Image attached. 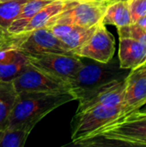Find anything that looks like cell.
<instances>
[{
	"label": "cell",
	"mask_w": 146,
	"mask_h": 147,
	"mask_svg": "<svg viewBox=\"0 0 146 147\" xmlns=\"http://www.w3.org/2000/svg\"><path fill=\"white\" fill-rule=\"evenodd\" d=\"M139 111H140V112H143V113H146V102L139 109Z\"/></svg>",
	"instance_id": "cell-25"
},
{
	"label": "cell",
	"mask_w": 146,
	"mask_h": 147,
	"mask_svg": "<svg viewBox=\"0 0 146 147\" xmlns=\"http://www.w3.org/2000/svg\"><path fill=\"white\" fill-rule=\"evenodd\" d=\"M29 65L28 57L13 47L0 51V80L13 81Z\"/></svg>",
	"instance_id": "cell-13"
},
{
	"label": "cell",
	"mask_w": 146,
	"mask_h": 147,
	"mask_svg": "<svg viewBox=\"0 0 146 147\" xmlns=\"http://www.w3.org/2000/svg\"><path fill=\"white\" fill-rule=\"evenodd\" d=\"M53 0H28L22 8L17 18L10 24L7 32L9 35H18L22 33L27 22L45 5Z\"/></svg>",
	"instance_id": "cell-18"
},
{
	"label": "cell",
	"mask_w": 146,
	"mask_h": 147,
	"mask_svg": "<svg viewBox=\"0 0 146 147\" xmlns=\"http://www.w3.org/2000/svg\"><path fill=\"white\" fill-rule=\"evenodd\" d=\"M130 12L132 23L137 22V21L146 16V0H130Z\"/></svg>",
	"instance_id": "cell-22"
},
{
	"label": "cell",
	"mask_w": 146,
	"mask_h": 147,
	"mask_svg": "<svg viewBox=\"0 0 146 147\" xmlns=\"http://www.w3.org/2000/svg\"><path fill=\"white\" fill-rule=\"evenodd\" d=\"M96 26L91 28H83L71 24L54 23L48 26V28L62 42L65 48L68 52L74 53L77 49H78L90 38Z\"/></svg>",
	"instance_id": "cell-12"
},
{
	"label": "cell",
	"mask_w": 146,
	"mask_h": 147,
	"mask_svg": "<svg viewBox=\"0 0 146 147\" xmlns=\"http://www.w3.org/2000/svg\"><path fill=\"white\" fill-rule=\"evenodd\" d=\"M108 3L104 0H69L62 13L50 25L65 23L83 28L95 27L102 22Z\"/></svg>",
	"instance_id": "cell-6"
},
{
	"label": "cell",
	"mask_w": 146,
	"mask_h": 147,
	"mask_svg": "<svg viewBox=\"0 0 146 147\" xmlns=\"http://www.w3.org/2000/svg\"><path fill=\"white\" fill-rule=\"evenodd\" d=\"M76 146H146V113L136 110L99 128Z\"/></svg>",
	"instance_id": "cell-1"
},
{
	"label": "cell",
	"mask_w": 146,
	"mask_h": 147,
	"mask_svg": "<svg viewBox=\"0 0 146 147\" xmlns=\"http://www.w3.org/2000/svg\"><path fill=\"white\" fill-rule=\"evenodd\" d=\"M114 37L102 22L96 26L90 38L77 49L74 54L79 58L108 63L114 58Z\"/></svg>",
	"instance_id": "cell-9"
},
{
	"label": "cell",
	"mask_w": 146,
	"mask_h": 147,
	"mask_svg": "<svg viewBox=\"0 0 146 147\" xmlns=\"http://www.w3.org/2000/svg\"><path fill=\"white\" fill-rule=\"evenodd\" d=\"M74 100L70 92L18 93L8 127H27L33 130L49 113Z\"/></svg>",
	"instance_id": "cell-2"
},
{
	"label": "cell",
	"mask_w": 146,
	"mask_h": 147,
	"mask_svg": "<svg viewBox=\"0 0 146 147\" xmlns=\"http://www.w3.org/2000/svg\"><path fill=\"white\" fill-rule=\"evenodd\" d=\"M10 39H11V35L0 30V51L3 48L9 46Z\"/></svg>",
	"instance_id": "cell-23"
},
{
	"label": "cell",
	"mask_w": 146,
	"mask_h": 147,
	"mask_svg": "<svg viewBox=\"0 0 146 147\" xmlns=\"http://www.w3.org/2000/svg\"><path fill=\"white\" fill-rule=\"evenodd\" d=\"M128 73V70L120 66L118 59L113 58L108 63L95 60L89 63L83 62L82 66L68 83L70 93L77 100L83 93L126 78Z\"/></svg>",
	"instance_id": "cell-3"
},
{
	"label": "cell",
	"mask_w": 146,
	"mask_h": 147,
	"mask_svg": "<svg viewBox=\"0 0 146 147\" xmlns=\"http://www.w3.org/2000/svg\"><path fill=\"white\" fill-rule=\"evenodd\" d=\"M102 23L114 25L117 28L132 23L129 1L109 3L102 18Z\"/></svg>",
	"instance_id": "cell-17"
},
{
	"label": "cell",
	"mask_w": 146,
	"mask_h": 147,
	"mask_svg": "<svg viewBox=\"0 0 146 147\" xmlns=\"http://www.w3.org/2000/svg\"><path fill=\"white\" fill-rule=\"evenodd\" d=\"M28 59L29 64L37 70L67 84L83 65L81 58L73 53H45Z\"/></svg>",
	"instance_id": "cell-7"
},
{
	"label": "cell",
	"mask_w": 146,
	"mask_h": 147,
	"mask_svg": "<svg viewBox=\"0 0 146 147\" xmlns=\"http://www.w3.org/2000/svg\"><path fill=\"white\" fill-rule=\"evenodd\" d=\"M145 66H146V64H145Z\"/></svg>",
	"instance_id": "cell-29"
},
{
	"label": "cell",
	"mask_w": 146,
	"mask_h": 147,
	"mask_svg": "<svg viewBox=\"0 0 146 147\" xmlns=\"http://www.w3.org/2000/svg\"><path fill=\"white\" fill-rule=\"evenodd\" d=\"M129 113L131 111L125 104L115 107L97 106L76 113L71 124L72 143L76 145L103 126Z\"/></svg>",
	"instance_id": "cell-4"
},
{
	"label": "cell",
	"mask_w": 146,
	"mask_h": 147,
	"mask_svg": "<svg viewBox=\"0 0 146 147\" xmlns=\"http://www.w3.org/2000/svg\"><path fill=\"white\" fill-rule=\"evenodd\" d=\"M17 92L12 81L0 80V131L9 127V116L14 108Z\"/></svg>",
	"instance_id": "cell-16"
},
{
	"label": "cell",
	"mask_w": 146,
	"mask_h": 147,
	"mask_svg": "<svg viewBox=\"0 0 146 147\" xmlns=\"http://www.w3.org/2000/svg\"><path fill=\"white\" fill-rule=\"evenodd\" d=\"M117 1H130V0H110L109 3H114V2H117Z\"/></svg>",
	"instance_id": "cell-26"
},
{
	"label": "cell",
	"mask_w": 146,
	"mask_h": 147,
	"mask_svg": "<svg viewBox=\"0 0 146 147\" xmlns=\"http://www.w3.org/2000/svg\"><path fill=\"white\" fill-rule=\"evenodd\" d=\"M69 0H53L41 8L26 24L22 34L28 33L44 27H48L52 22L65 9Z\"/></svg>",
	"instance_id": "cell-15"
},
{
	"label": "cell",
	"mask_w": 146,
	"mask_h": 147,
	"mask_svg": "<svg viewBox=\"0 0 146 147\" xmlns=\"http://www.w3.org/2000/svg\"><path fill=\"white\" fill-rule=\"evenodd\" d=\"M118 59L122 69L139 68L146 64V46L131 38H120Z\"/></svg>",
	"instance_id": "cell-14"
},
{
	"label": "cell",
	"mask_w": 146,
	"mask_h": 147,
	"mask_svg": "<svg viewBox=\"0 0 146 147\" xmlns=\"http://www.w3.org/2000/svg\"><path fill=\"white\" fill-rule=\"evenodd\" d=\"M27 127H7L0 131V147H22L31 133Z\"/></svg>",
	"instance_id": "cell-20"
},
{
	"label": "cell",
	"mask_w": 146,
	"mask_h": 147,
	"mask_svg": "<svg viewBox=\"0 0 146 147\" xmlns=\"http://www.w3.org/2000/svg\"><path fill=\"white\" fill-rule=\"evenodd\" d=\"M124 102L132 112L139 110L146 102V66L131 70L126 77Z\"/></svg>",
	"instance_id": "cell-11"
},
{
	"label": "cell",
	"mask_w": 146,
	"mask_h": 147,
	"mask_svg": "<svg viewBox=\"0 0 146 147\" xmlns=\"http://www.w3.org/2000/svg\"><path fill=\"white\" fill-rule=\"evenodd\" d=\"M126 85V78L82 94L77 98L78 108L76 113H80L97 106L115 107L125 104Z\"/></svg>",
	"instance_id": "cell-8"
},
{
	"label": "cell",
	"mask_w": 146,
	"mask_h": 147,
	"mask_svg": "<svg viewBox=\"0 0 146 147\" xmlns=\"http://www.w3.org/2000/svg\"><path fill=\"white\" fill-rule=\"evenodd\" d=\"M135 23H138L139 25H140V26H142L144 28H146V16L141 17V18H139L137 21V22H135Z\"/></svg>",
	"instance_id": "cell-24"
},
{
	"label": "cell",
	"mask_w": 146,
	"mask_h": 147,
	"mask_svg": "<svg viewBox=\"0 0 146 147\" xmlns=\"http://www.w3.org/2000/svg\"><path fill=\"white\" fill-rule=\"evenodd\" d=\"M2 1H6V0H0V2H2Z\"/></svg>",
	"instance_id": "cell-28"
},
{
	"label": "cell",
	"mask_w": 146,
	"mask_h": 147,
	"mask_svg": "<svg viewBox=\"0 0 146 147\" xmlns=\"http://www.w3.org/2000/svg\"><path fill=\"white\" fill-rule=\"evenodd\" d=\"M28 0H6L0 2V30L7 33L10 24L19 16Z\"/></svg>",
	"instance_id": "cell-19"
},
{
	"label": "cell",
	"mask_w": 146,
	"mask_h": 147,
	"mask_svg": "<svg viewBox=\"0 0 146 147\" xmlns=\"http://www.w3.org/2000/svg\"><path fill=\"white\" fill-rule=\"evenodd\" d=\"M117 31L120 38H131L146 46V28L139 25L138 23H130L129 25L118 28Z\"/></svg>",
	"instance_id": "cell-21"
},
{
	"label": "cell",
	"mask_w": 146,
	"mask_h": 147,
	"mask_svg": "<svg viewBox=\"0 0 146 147\" xmlns=\"http://www.w3.org/2000/svg\"><path fill=\"white\" fill-rule=\"evenodd\" d=\"M104 1H107V2H108V3L110 2V0H104Z\"/></svg>",
	"instance_id": "cell-27"
},
{
	"label": "cell",
	"mask_w": 146,
	"mask_h": 147,
	"mask_svg": "<svg viewBox=\"0 0 146 147\" xmlns=\"http://www.w3.org/2000/svg\"><path fill=\"white\" fill-rule=\"evenodd\" d=\"M17 93L21 92H70L68 84L52 78L30 64L13 81Z\"/></svg>",
	"instance_id": "cell-10"
},
{
	"label": "cell",
	"mask_w": 146,
	"mask_h": 147,
	"mask_svg": "<svg viewBox=\"0 0 146 147\" xmlns=\"http://www.w3.org/2000/svg\"><path fill=\"white\" fill-rule=\"evenodd\" d=\"M9 46L19 50L27 57L45 53H72L65 48L62 42L48 27L18 35H11Z\"/></svg>",
	"instance_id": "cell-5"
}]
</instances>
